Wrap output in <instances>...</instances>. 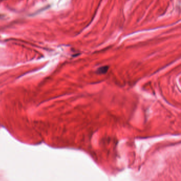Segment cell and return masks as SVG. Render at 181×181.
Instances as JSON below:
<instances>
[{"instance_id":"6da1fadb","label":"cell","mask_w":181,"mask_h":181,"mask_svg":"<svg viewBox=\"0 0 181 181\" xmlns=\"http://www.w3.org/2000/svg\"><path fill=\"white\" fill-rule=\"evenodd\" d=\"M108 69V67L105 66V67H103L100 68H99L97 70V72L99 74H103V73H105L107 71Z\"/></svg>"}]
</instances>
